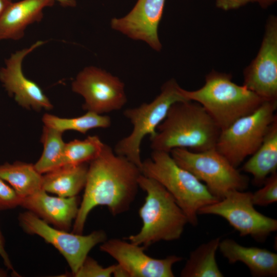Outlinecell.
Here are the masks:
<instances>
[{"label": "cell", "instance_id": "obj_30", "mask_svg": "<svg viewBox=\"0 0 277 277\" xmlns=\"http://www.w3.org/2000/svg\"><path fill=\"white\" fill-rule=\"evenodd\" d=\"M0 256L4 261V263L6 267L11 270L12 274L14 276H18V274L14 270L10 258L5 248L4 240L2 233L0 230Z\"/></svg>", "mask_w": 277, "mask_h": 277}, {"label": "cell", "instance_id": "obj_25", "mask_svg": "<svg viewBox=\"0 0 277 277\" xmlns=\"http://www.w3.org/2000/svg\"><path fill=\"white\" fill-rule=\"evenodd\" d=\"M104 145L96 135L89 136L83 140H74L66 143L64 165L90 163L99 156Z\"/></svg>", "mask_w": 277, "mask_h": 277}, {"label": "cell", "instance_id": "obj_34", "mask_svg": "<svg viewBox=\"0 0 277 277\" xmlns=\"http://www.w3.org/2000/svg\"><path fill=\"white\" fill-rule=\"evenodd\" d=\"M277 0H255L262 8H267L273 4Z\"/></svg>", "mask_w": 277, "mask_h": 277}, {"label": "cell", "instance_id": "obj_17", "mask_svg": "<svg viewBox=\"0 0 277 277\" xmlns=\"http://www.w3.org/2000/svg\"><path fill=\"white\" fill-rule=\"evenodd\" d=\"M53 0H21L12 3L0 17V41L23 37L26 27L40 22L45 8L53 6Z\"/></svg>", "mask_w": 277, "mask_h": 277}, {"label": "cell", "instance_id": "obj_28", "mask_svg": "<svg viewBox=\"0 0 277 277\" xmlns=\"http://www.w3.org/2000/svg\"><path fill=\"white\" fill-rule=\"evenodd\" d=\"M22 198L14 189L0 177V210L20 206Z\"/></svg>", "mask_w": 277, "mask_h": 277}, {"label": "cell", "instance_id": "obj_35", "mask_svg": "<svg viewBox=\"0 0 277 277\" xmlns=\"http://www.w3.org/2000/svg\"><path fill=\"white\" fill-rule=\"evenodd\" d=\"M7 276V271L0 267V277H6Z\"/></svg>", "mask_w": 277, "mask_h": 277}, {"label": "cell", "instance_id": "obj_15", "mask_svg": "<svg viewBox=\"0 0 277 277\" xmlns=\"http://www.w3.org/2000/svg\"><path fill=\"white\" fill-rule=\"evenodd\" d=\"M165 3V0H137L125 16L113 18L111 27L133 39L145 42L160 51L162 44L157 31Z\"/></svg>", "mask_w": 277, "mask_h": 277}, {"label": "cell", "instance_id": "obj_16", "mask_svg": "<svg viewBox=\"0 0 277 277\" xmlns=\"http://www.w3.org/2000/svg\"><path fill=\"white\" fill-rule=\"evenodd\" d=\"M80 204L77 196H53L42 189L23 198L20 206L54 227L68 231L76 217Z\"/></svg>", "mask_w": 277, "mask_h": 277}, {"label": "cell", "instance_id": "obj_10", "mask_svg": "<svg viewBox=\"0 0 277 277\" xmlns=\"http://www.w3.org/2000/svg\"><path fill=\"white\" fill-rule=\"evenodd\" d=\"M18 221L25 231L39 236L63 255L70 268L72 275L79 269L90 251L107 240V235L103 230H95L85 235L69 233L50 226L29 211L21 213Z\"/></svg>", "mask_w": 277, "mask_h": 277}, {"label": "cell", "instance_id": "obj_26", "mask_svg": "<svg viewBox=\"0 0 277 277\" xmlns=\"http://www.w3.org/2000/svg\"><path fill=\"white\" fill-rule=\"evenodd\" d=\"M263 187L252 195L254 205L266 206L277 201V173L275 172L267 177Z\"/></svg>", "mask_w": 277, "mask_h": 277}, {"label": "cell", "instance_id": "obj_19", "mask_svg": "<svg viewBox=\"0 0 277 277\" xmlns=\"http://www.w3.org/2000/svg\"><path fill=\"white\" fill-rule=\"evenodd\" d=\"M88 169L86 163L64 165L44 173L42 189L63 197L77 196L84 188Z\"/></svg>", "mask_w": 277, "mask_h": 277}, {"label": "cell", "instance_id": "obj_21", "mask_svg": "<svg viewBox=\"0 0 277 277\" xmlns=\"http://www.w3.org/2000/svg\"><path fill=\"white\" fill-rule=\"evenodd\" d=\"M0 177L22 199L42 189L43 175L32 164L16 162L1 165Z\"/></svg>", "mask_w": 277, "mask_h": 277}, {"label": "cell", "instance_id": "obj_18", "mask_svg": "<svg viewBox=\"0 0 277 277\" xmlns=\"http://www.w3.org/2000/svg\"><path fill=\"white\" fill-rule=\"evenodd\" d=\"M219 248L229 263L242 262L248 267L254 276L277 275L276 253L256 247H245L230 239L220 242Z\"/></svg>", "mask_w": 277, "mask_h": 277}, {"label": "cell", "instance_id": "obj_24", "mask_svg": "<svg viewBox=\"0 0 277 277\" xmlns=\"http://www.w3.org/2000/svg\"><path fill=\"white\" fill-rule=\"evenodd\" d=\"M42 120L44 126L63 133L67 130H73L85 134L93 128L109 127L111 124L109 116L91 111H87L82 116L72 118H62L46 113Z\"/></svg>", "mask_w": 277, "mask_h": 277}, {"label": "cell", "instance_id": "obj_29", "mask_svg": "<svg viewBox=\"0 0 277 277\" xmlns=\"http://www.w3.org/2000/svg\"><path fill=\"white\" fill-rule=\"evenodd\" d=\"M255 0H215L217 8L224 10L235 9L242 7Z\"/></svg>", "mask_w": 277, "mask_h": 277}, {"label": "cell", "instance_id": "obj_4", "mask_svg": "<svg viewBox=\"0 0 277 277\" xmlns=\"http://www.w3.org/2000/svg\"><path fill=\"white\" fill-rule=\"evenodd\" d=\"M187 100L202 106L221 130L238 118L255 111L265 101L246 86L232 81L229 74L212 70L200 89L188 91L180 88Z\"/></svg>", "mask_w": 277, "mask_h": 277}, {"label": "cell", "instance_id": "obj_5", "mask_svg": "<svg viewBox=\"0 0 277 277\" xmlns=\"http://www.w3.org/2000/svg\"><path fill=\"white\" fill-rule=\"evenodd\" d=\"M141 170L165 188L193 226L197 224L201 208L219 201L193 174L178 165L169 152L152 151L150 158L142 162Z\"/></svg>", "mask_w": 277, "mask_h": 277}, {"label": "cell", "instance_id": "obj_11", "mask_svg": "<svg viewBox=\"0 0 277 277\" xmlns=\"http://www.w3.org/2000/svg\"><path fill=\"white\" fill-rule=\"evenodd\" d=\"M124 84L116 76L94 66L85 68L72 83V90L84 98L83 108L103 114L121 109L127 103Z\"/></svg>", "mask_w": 277, "mask_h": 277}, {"label": "cell", "instance_id": "obj_31", "mask_svg": "<svg viewBox=\"0 0 277 277\" xmlns=\"http://www.w3.org/2000/svg\"><path fill=\"white\" fill-rule=\"evenodd\" d=\"M112 275L115 277H129V275L127 271L118 264L115 265Z\"/></svg>", "mask_w": 277, "mask_h": 277}, {"label": "cell", "instance_id": "obj_9", "mask_svg": "<svg viewBox=\"0 0 277 277\" xmlns=\"http://www.w3.org/2000/svg\"><path fill=\"white\" fill-rule=\"evenodd\" d=\"M252 195L250 192L232 190L223 199L201 208L198 214L220 216L239 231L241 236L250 235L262 242L276 230L277 221L255 210Z\"/></svg>", "mask_w": 277, "mask_h": 277}, {"label": "cell", "instance_id": "obj_2", "mask_svg": "<svg viewBox=\"0 0 277 277\" xmlns=\"http://www.w3.org/2000/svg\"><path fill=\"white\" fill-rule=\"evenodd\" d=\"M221 129L200 104L177 102L170 107L156 134L150 137L152 151L170 153L174 148L202 152L215 148Z\"/></svg>", "mask_w": 277, "mask_h": 277}, {"label": "cell", "instance_id": "obj_3", "mask_svg": "<svg viewBox=\"0 0 277 277\" xmlns=\"http://www.w3.org/2000/svg\"><path fill=\"white\" fill-rule=\"evenodd\" d=\"M139 188L146 192L138 210L142 221L141 230L126 239L147 249L161 241L180 238L187 218L171 194L156 180L141 174Z\"/></svg>", "mask_w": 277, "mask_h": 277}, {"label": "cell", "instance_id": "obj_23", "mask_svg": "<svg viewBox=\"0 0 277 277\" xmlns=\"http://www.w3.org/2000/svg\"><path fill=\"white\" fill-rule=\"evenodd\" d=\"M62 134V132L44 126L41 138L43 151L34 164L41 174L46 173L64 165L66 143L63 140Z\"/></svg>", "mask_w": 277, "mask_h": 277}, {"label": "cell", "instance_id": "obj_20", "mask_svg": "<svg viewBox=\"0 0 277 277\" xmlns=\"http://www.w3.org/2000/svg\"><path fill=\"white\" fill-rule=\"evenodd\" d=\"M277 168V118L269 127L256 151L244 164L242 170L251 174L253 184L261 186Z\"/></svg>", "mask_w": 277, "mask_h": 277}, {"label": "cell", "instance_id": "obj_12", "mask_svg": "<svg viewBox=\"0 0 277 277\" xmlns=\"http://www.w3.org/2000/svg\"><path fill=\"white\" fill-rule=\"evenodd\" d=\"M244 85L266 101L277 100V18L267 19L256 56L245 69Z\"/></svg>", "mask_w": 277, "mask_h": 277}, {"label": "cell", "instance_id": "obj_1", "mask_svg": "<svg viewBox=\"0 0 277 277\" xmlns=\"http://www.w3.org/2000/svg\"><path fill=\"white\" fill-rule=\"evenodd\" d=\"M84 193L73 224L72 232L82 234L87 216L98 206H107L113 215L127 211L137 194L141 169L104 145L89 163Z\"/></svg>", "mask_w": 277, "mask_h": 277}, {"label": "cell", "instance_id": "obj_7", "mask_svg": "<svg viewBox=\"0 0 277 277\" xmlns=\"http://www.w3.org/2000/svg\"><path fill=\"white\" fill-rule=\"evenodd\" d=\"M277 100L265 101L255 111L242 116L221 131L215 149L237 167L253 154L277 118Z\"/></svg>", "mask_w": 277, "mask_h": 277}, {"label": "cell", "instance_id": "obj_32", "mask_svg": "<svg viewBox=\"0 0 277 277\" xmlns=\"http://www.w3.org/2000/svg\"><path fill=\"white\" fill-rule=\"evenodd\" d=\"M58 2L60 5L65 7H73L76 6V0H53Z\"/></svg>", "mask_w": 277, "mask_h": 277}, {"label": "cell", "instance_id": "obj_13", "mask_svg": "<svg viewBox=\"0 0 277 277\" xmlns=\"http://www.w3.org/2000/svg\"><path fill=\"white\" fill-rule=\"evenodd\" d=\"M142 246L118 239L106 240L100 250L114 259L129 277H173V265L183 258L175 255L159 259L148 256Z\"/></svg>", "mask_w": 277, "mask_h": 277}, {"label": "cell", "instance_id": "obj_14", "mask_svg": "<svg viewBox=\"0 0 277 277\" xmlns=\"http://www.w3.org/2000/svg\"><path fill=\"white\" fill-rule=\"evenodd\" d=\"M44 43L38 41L16 51L6 60L5 67L0 70V80L8 93L14 95L19 105L36 111L50 110L53 105L39 86L24 75L22 66L24 57Z\"/></svg>", "mask_w": 277, "mask_h": 277}, {"label": "cell", "instance_id": "obj_6", "mask_svg": "<svg viewBox=\"0 0 277 277\" xmlns=\"http://www.w3.org/2000/svg\"><path fill=\"white\" fill-rule=\"evenodd\" d=\"M180 88L176 81L170 79L163 85L161 93L152 102L124 110L123 114L130 121L133 128L129 135L115 144L113 151L116 154L126 157L141 169L143 161L140 148L144 138L147 135L151 137L156 134L157 126L173 104L188 101L182 95Z\"/></svg>", "mask_w": 277, "mask_h": 277}, {"label": "cell", "instance_id": "obj_33", "mask_svg": "<svg viewBox=\"0 0 277 277\" xmlns=\"http://www.w3.org/2000/svg\"><path fill=\"white\" fill-rule=\"evenodd\" d=\"M12 2V0H0V17Z\"/></svg>", "mask_w": 277, "mask_h": 277}, {"label": "cell", "instance_id": "obj_22", "mask_svg": "<svg viewBox=\"0 0 277 277\" xmlns=\"http://www.w3.org/2000/svg\"><path fill=\"white\" fill-rule=\"evenodd\" d=\"M220 238L204 243L190 254L180 275L182 277H223L215 260Z\"/></svg>", "mask_w": 277, "mask_h": 277}, {"label": "cell", "instance_id": "obj_27", "mask_svg": "<svg viewBox=\"0 0 277 277\" xmlns=\"http://www.w3.org/2000/svg\"><path fill=\"white\" fill-rule=\"evenodd\" d=\"M115 265L108 267L101 266L88 255L77 271L72 276L75 277H110L113 274Z\"/></svg>", "mask_w": 277, "mask_h": 277}, {"label": "cell", "instance_id": "obj_8", "mask_svg": "<svg viewBox=\"0 0 277 277\" xmlns=\"http://www.w3.org/2000/svg\"><path fill=\"white\" fill-rule=\"evenodd\" d=\"M170 154L178 165L204 182L210 193L219 200L232 190L243 191L248 185V177L241 174L215 148L202 152L174 148Z\"/></svg>", "mask_w": 277, "mask_h": 277}]
</instances>
